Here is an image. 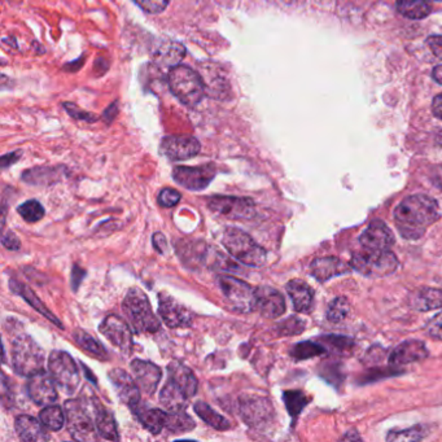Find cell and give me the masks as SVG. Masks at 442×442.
<instances>
[{
  "label": "cell",
  "instance_id": "1",
  "mask_svg": "<svg viewBox=\"0 0 442 442\" xmlns=\"http://www.w3.org/2000/svg\"><path fill=\"white\" fill-rule=\"evenodd\" d=\"M439 217L437 201L427 195L409 196L401 201L394 211L396 227L407 240L421 239Z\"/></svg>",
  "mask_w": 442,
  "mask_h": 442
},
{
  "label": "cell",
  "instance_id": "2",
  "mask_svg": "<svg viewBox=\"0 0 442 442\" xmlns=\"http://www.w3.org/2000/svg\"><path fill=\"white\" fill-rule=\"evenodd\" d=\"M122 306L130 325L139 334H155L161 328V323L152 309L149 298L142 289L137 287L130 288Z\"/></svg>",
  "mask_w": 442,
  "mask_h": 442
},
{
  "label": "cell",
  "instance_id": "3",
  "mask_svg": "<svg viewBox=\"0 0 442 442\" xmlns=\"http://www.w3.org/2000/svg\"><path fill=\"white\" fill-rule=\"evenodd\" d=\"M222 244L235 260L245 266L261 267L267 261V252L240 229L227 227L223 232Z\"/></svg>",
  "mask_w": 442,
  "mask_h": 442
},
{
  "label": "cell",
  "instance_id": "4",
  "mask_svg": "<svg viewBox=\"0 0 442 442\" xmlns=\"http://www.w3.org/2000/svg\"><path fill=\"white\" fill-rule=\"evenodd\" d=\"M169 88L183 106H198L205 96V84L200 74L190 66L178 65L170 69L168 74Z\"/></svg>",
  "mask_w": 442,
  "mask_h": 442
},
{
  "label": "cell",
  "instance_id": "5",
  "mask_svg": "<svg viewBox=\"0 0 442 442\" xmlns=\"http://www.w3.org/2000/svg\"><path fill=\"white\" fill-rule=\"evenodd\" d=\"M44 352L32 337L19 335L12 341V366L16 374L30 378L43 371Z\"/></svg>",
  "mask_w": 442,
  "mask_h": 442
},
{
  "label": "cell",
  "instance_id": "6",
  "mask_svg": "<svg viewBox=\"0 0 442 442\" xmlns=\"http://www.w3.org/2000/svg\"><path fill=\"white\" fill-rule=\"evenodd\" d=\"M350 266L358 273L371 278H383L397 271L400 262L396 254L390 251H367L356 253Z\"/></svg>",
  "mask_w": 442,
  "mask_h": 442
},
{
  "label": "cell",
  "instance_id": "7",
  "mask_svg": "<svg viewBox=\"0 0 442 442\" xmlns=\"http://www.w3.org/2000/svg\"><path fill=\"white\" fill-rule=\"evenodd\" d=\"M217 283L231 310L242 314L256 310V288L231 275H218Z\"/></svg>",
  "mask_w": 442,
  "mask_h": 442
},
{
  "label": "cell",
  "instance_id": "8",
  "mask_svg": "<svg viewBox=\"0 0 442 442\" xmlns=\"http://www.w3.org/2000/svg\"><path fill=\"white\" fill-rule=\"evenodd\" d=\"M64 411L66 416V428L74 440L77 441L97 440L99 433L96 430L95 419L87 410L86 402L81 398L66 401Z\"/></svg>",
  "mask_w": 442,
  "mask_h": 442
},
{
  "label": "cell",
  "instance_id": "9",
  "mask_svg": "<svg viewBox=\"0 0 442 442\" xmlns=\"http://www.w3.org/2000/svg\"><path fill=\"white\" fill-rule=\"evenodd\" d=\"M48 369L56 384L65 393L73 394L81 383V375L70 354L63 350H53L48 358Z\"/></svg>",
  "mask_w": 442,
  "mask_h": 442
},
{
  "label": "cell",
  "instance_id": "10",
  "mask_svg": "<svg viewBox=\"0 0 442 442\" xmlns=\"http://www.w3.org/2000/svg\"><path fill=\"white\" fill-rule=\"evenodd\" d=\"M211 211L231 221H248L256 217V204L249 198L211 196L206 201Z\"/></svg>",
  "mask_w": 442,
  "mask_h": 442
},
{
  "label": "cell",
  "instance_id": "11",
  "mask_svg": "<svg viewBox=\"0 0 442 442\" xmlns=\"http://www.w3.org/2000/svg\"><path fill=\"white\" fill-rule=\"evenodd\" d=\"M239 410L244 423L257 430L271 423L275 416L271 401L254 394H242L239 398Z\"/></svg>",
  "mask_w": 442,
  "mask_h": 442
},
{
  "label": "cell",
  "instance_id": "12",
  "mask_svg": "<svg viewBox=\"0 0 442 442\" xmlns=\"http://www.w3.org/2000/svg\"><path fill=\"white\" fill-rule=\"evenodd\" d=\"M158 316L170 328H186L193 322L195 314L166 292L158 294Z\"/></svg>",
  "mask_w": 442,
  "mask_h": 442
},
{
  "label": "cell",
  "instance_id": "13",
  "mask_svg": "<svg viewBox=\"0 0 442 442\" xmlns=\"http://www.w3.org/2000/svg\"><path fill=\"white\" fill-rule=\"evenodd\" d=\"M217 175L213 164L201 166H177L173 169V178L184 189L190 191L205 190Z\"/></svg>",
  "mask_w": 442,
  "mask_h": 442
},
{
  "label": "cell",
  "instance_id": "14",
  "mask_svg": "<svg viewBox=\"0 0 442 442\" xmlns=\"http://www.w3.org/2000/svg\"><path fill=\"white\" fill-rule=\"evenodd\" d=\"M100 334L124 353H130L133 349V331L124 319L119 316H106L99 327Z\"/></svg>",
  "mask_w": 442,
  "mask_h": 442
},
{
  "label": "cell",
  "instance_id": "15",
  "mask_svg": "<svg viewBox=\"0 0 442 442\" xmlns=\"http://www.w3.org/2000/svg\"><path fill=\"white\" fill-rule=\"evenodd\" d=\"M200 142L193 137H166L161 143V152L171 161H183L200 153Z\"/></svg>",
  "mask_w": 442,
  "mask_h": 442
},
{
  "label": "cell",
  "instance_id": "16",
  "mask_svg": "<svg viewBox=\"0 0 442 442\" xmlns=\"http://www.w3.org/2000/svg\"><path fill=\"white\" fill-rule=\"evenodd\" d=\"M359 242L367 251H390L396 239L390 227L383 221H372L361 233Z\"/></svg>",
  "mask_w": 442,
  "mask_h": 442
},
{
  "label": "cell",
  "instance_id": "17",
  "mask_svg": "<svg viewBox=\"0 0 442 442\" xmlns=\"http://www.w3.org/2000/svg\"><path fill=\"white\" fill-rule=\"evenodd\" d=\"M28 394L37 405L48 406L57 401L56 381L44 369L32 375L28 381Z\"/></svg>",
  "mask_w": 442,
  "mask_h": 442
},
{
  "label": "cell",
  "instance_id": "18",
  "mask_svg": "<svg viewBox=\"0 0 442 442\" xmlns=\"http://www.w3.org/2000/svg\"><path fill=\"white\" fill-rule=\"evenodd\" d=\"M256 310L265 318H279L285 313V297L273 287H258L256 288Z\"/></svg>",
  "mask_w": 442,
  "mask_h": 442
},
{
  "label": "cell",
  "instance_id": "19",
  "mask_svg": "<svg viewBox=\"0 0 442 442\" xmlns=\"http://www.w3.org/2000/svg\"><path fill=\"white\" fill-rule=\"evenodd\" d=\"M130 367L139 390L146 393L147 396H152L157 390L158 384L162 378L161 369L155 363L142 361V359H134Z\"/></svg>",
  "mask_w": 442,
  "mask_h": 442
},
{
  "label": "cell",
  "instance_id": "20",
  "mask_svg": "<svg viewBox=\"0 0 442 442\" xmlns=\"http://www.w3.org/2000/svg\"><path fill=\"white\" fill-rule=\"evenodd\" d=\"M112 384L115 385L118 397L124 403H126L128 407L135 409L140 403V392L137 387V381L127 374L126 371L121 369H113L108 374Z\"/></svg>",
  "mask_w": 442,
  "mask_h": 442
},
{
  "label": "cell",
  "instance_id": "21",
  "mask_svg": "<svg viewBox=\"0 0 442 442\" xmlns=\"http://www.w3.org/2000/svg\"><path fill=\"white\" fill-rule=\"evenodd\" d=\"M428 349L419 340H409L400 344L390 356L392 366H405L414 362H419L428 357Z\"/></svg>",
  "mask_w": 442,
  "mask_h": 442
},
{
  "label": "cell",
  "instance_id": "22",
  "mask_svg": "<svg viewBox=\"0 0 442 442\" xmlns=\"http://www.w3.org/2000/svg\"><path fill=\"white\" fill-rule=\"evenodd\" d=\"M349 271L350 266L337 257H320L316 258L310 265V273L319 282H327Z\"/></svg>",
  "mask_w": 442,
  "mask_h": 442
},
{
  "label": "cell",
  "instance_id": "23",
  "mask_svg": "<svg viewBox=\"0 0 442 442\" xmlns=\"http://www.w3.org/2000/svg\"><path fill=\"white\" fill-rule=\"evenodd\" d=\"M288 296L294 304L296 311L298 313H309L314 304V292L310 285L304 280L294 279L285 285Z\"/></svg>",
  "mask_w": 442,
  "mask_h": 442
},
{
  "label": "cell",
  "instance_id": "24",
  "mask_svg": "<svg viewBox=\"0 0 442 442\" xmlns=\"http://www.w3.org/2000/svg\"><path fill=\"white\" fill-rule=\"evenodd\" d=\"M168 375L169 380L175 383L190 398L196 394L199 383L195 374L187 366L174 361L169 365Z\"/></svg>",
  "mask_w": 442,
  "mask_h": 442
},
{
  "label": "cell",
  "instance_id": "25",
  "mask_svg": "<svg viewBox=\"0 0 442 442\" xmlns=\"http://www.w3.org/2000/svg\"><path fill=\"white\" fill-rule=\"evenodd\" d=\"M15 428L22 441H48L50 436L43 428L41 421L30 415H19L15 421Z\"/></svg>",
  "mask_w": 442,
  "mask_h": 442
},
{
  "label": "cell",
  "instance_id": "26",
  "mask_svg": "<svg viewBox=\"0 0 442 442\" xmlns=\"http://www.w3.org/2000/svg\"><path fill=\"white\" fill-rule=\"evenodd\" d=\"M186 57V48L178 42L161 43L153 52V60L161 68H174Z\"/></svg>",
  "mask_w": 442,
  "mask_h": 442
},
{
  "label": "cell",
  "instance_id": "27",
  "mask_svg": "<svg viewBox=\"0 0 442 442\" xmlns=\"http://www.w3.org/2000/svg\"><path fill=\"white\" fill-rule=\"evenodd\" d=\"M205 74L202 75V81L205 84V90L208 94H211L213 97H220L223 99L224 95L229 94V87L230 82L224 77V74L220 73V68L215 65H205L204 66Z\"/></svg>",
  "mask_w": 442,
  "mask_h": 442
},
{
  "label": "cell",
  "instance_id": "28",
  "mask_svg": "<svg viewBox=\"0 0 442 442\" xmlns=\"http://www.w3.org/2000/svg\"><path fill=\"white\" fill-rule=\"evenodd\" d=\"M190 397L180 387L168 379L160 393V403L168 411L186 410Z\"/></svg>",
  "mask_w": 442,
  "mask_h": 442
},
{
  "label": "cell",
  "instance_id": "29",
  "mask_svg": "<svg viewBox=\"0 0 442 442\" xmlns=\"http://www.w3.org/2000/svg\"><path fill=\"white\" fill-rule=\"evenodd\" d=\"M95 407V425L97 433L100 437L110 440V441H118L119 436L117 431L116 421L115 416L110 411L104 407L102 403L97 401L94 405Z\"/></svg>",
  "mask_w": 442,
  "mask_h": 442
},
{
  "label": "cell",
  "instance_id": "30",
  "mask_svg": "<svg viewBox=\"0 0 442 442\" xmlns=\"http://www.w3.org/2000/svg\"><path fill=\"white\" fill-rule=\"evenodd\" d=\"M10 287H11V289L15 294L21 296L22 298H23L29 305L32 306L34 310H37L39 314L46 316L50 322H52V323H55L59 328L63 329V323H61L56 316H53L52 313L47 309V306L43 304L42 301L37 297V295L32 292L30 288H28L26 285H22L20 282H16V280H11V282H10Z\"/></svg>",
  "mask_w": 442,
  "mask_h": 442
},
{
  "label": "cell",
  "instance_id": "31",
  "mask_svg": "<svg viewBox=\"0 0 442 442\" xmlns=\"http://www.w3.org/2000/svg\"><path fill=\"white\" fill-rule=\"evenodd\" d=\"M133 410H134V414L137 415V421H140L142 425L151 433L158 434L162 430H165L168 411L165 412L160 409L140 407L139 405Z\"/></svg>",
  "mask_w": 442,
  "mask_h": 442
},
{
  "label": "cell",
  "instance_id": "32",
  "mask_svg": "<svg viewBox=\"0 0 442 442\" xmlns=\"http://www.w3.org/2000/svg\"><path fill=\"white\" fill-rule=\"evenodd\" d=\"M412 309L419 311H430L442 309V291L436 288H421L411 296Z\"/></svg>",
  "mask_w": 442,
  "mask_h": 442
},
{
  "label": "cell",
  "instance_id": "33",
  "mask_svg": "<svg viewBox=\"0 0 442 442\" xmlns=\"http://www.w3.org/2000/svg\"><path fill=\"white\" fill-rule=\"evenodd\" d=\"M397 11L406 19L421 20L430 16L431 6L428 0H397Z\"/></svg>",
  "mask_w": 442,
  "mask_h": 442
},
{
  "label": "cell",
  "instance_id": "34",
  "mask_svg": "<svg viewBox=\"0 0 442 442\" xmlns=\"http://www.w3.org/2000/svg\"><path fill=\"white\" fill-rule=\"evenodd\" d=\"M193 409H195V412L200 416L201 419L205 421L206 424H209L211 428H214V430L227 431L231 427L230 421H227L221 414H218L217 411L213 410L208 403H205L202 401H198L193 405Z\"/></svg>",
  "mask_w": 442,
  "mask_h": 442
},
{
  "label": "cell",
  "instance_id": "35",
  "mask_svg": "<svg viewBox=\"0 0 442 442\" xmlns=\"http://www.w3.org/2000/svg\"><path fill=\"white\" fill-rule=\"evenodd\" d=\"M74 341L86 350L87 353H90L91 356H94L100 361H106L109 358V354L106 352V347L102 345V343L99 340H96L95 337L88 335L87 332H84L82 329H75L73 334Z\"/></svg>",
  "mask_w": 442,
  "mask_h": 442
},
{
  "label": "cell",
  "instance_id": "36",
  "mask_svg": "<svg viewBox=\"0 0 442 442\" xmlns=\"http://www.w3.org/2000/svg\"><path fill=\"white\" fill-rule=\"evenodd\" d=\"M195 421L184 410L168 411L165 430H168L170 433H186L195 430Z\"/></svg>",
  "mask_w": 442,
  "mask_h": 442
},
{
  "label": "cell",
  "instance_id": "37",
  "mask_svg": "<svg viewBox=\"0 0 442 442\" xmlns=\"http://www.w3.org/2000/svg\"><path fill=\"white\" fill-rule=\"evenodd\" d=\"M320 343L325 345L327 350L332 352L337 356H352L354 352V341L347 336H336V335H329V336L322 337Z\"/></svg>",
  "mask_w": 442,
  "mask_h": 442
},
{
  "label": "cell",
  "instance_id": "38",
  "mask_svg": "<svg viewBox=\"0 0 442 442\" xmlns=\"http://www.w3.org/2000/svg\"><path fill=\"white\" fill-rule=\"evenodd\" d=\"M65 411L60 406L48 405L39 412V419L43 425L51 431H60L65 423Z\"/></svg>",
  "mask_w": 442,
  "mask_h": 442
},
{
  "label": "cell",
  "instance_id": "39",
  "mask_svg": "<svg viewBox=\"0 0 442 442\" xmlns=\"http://www.w3.org/2000/svg\"><path fill=\"white\" fill-rule=\"evenodd\" d=\"M327 349L322 343L314 341H302L296 344L291 349V356L296 361H305V359L314 358L318 356H322L326 353Z\"/></svg>",
  "mask_w": 442,
  "mask_h": 442
},
{
  "label": "cell",
  "instance_id": "40",
  "mask_svg": "<svg viewBox=\"0 0 442 442\" xmlns=\"http://www.w3.org/2000/svg\"><path fill=\"white\" fill-rule=\"evenodd\" d=\"M283 400L285 407L292 418H297L310 402V398L301 390H287L283 394Z\"/></svg>",
  "mask_w": 442,
  "mask_h": 442
},
{
  "label": "cell",
  "instance_id": "41",
  "mask_svg": "<svg viewBox=\"0 0 442 442\" xmlns=\"http://www.w3.org/2000/svg\"><path fill=\"white\" fill-rule=\"evenodd\" d=\"M350 313V304L345 297L340 296L336 297L334 301H331V304L328 305L327 309V319L332 323H338L341 320H344Z\"/></svg>",
  "mask_w": 442,
  "mask_h": 442
},
{
  "label": "cell",
  "instance_id": "42",
  "mask_svg": "<svg viewBox=\"0 0 442 442\" xmlns=\"http://www.w3.org/2000/svg\"><path fill=\"white\" fill-rule=\"evenodd\" d=\"M17 213L21 215L22 220L28 223H35L41 221L44 217V208L38 200H28L17 208Z\"/></svg>",
  "mask_w": 442,
  "mask_h": 442
},
{
  "label": "cell",
  "instance_id": "43",
  "mask_svg": "<svg viewBox=\"0 0 442 442\" xmlns=\"http://www.w3.org/2000/svg\"><path fill=\"white\" fill-rule=\"evenodd\" d=\"M428 434V431L423 425H415L407 430L392 431L387 436L388 441H419Z\"/></svg>",
  "mask_w": 442,
  "mask_h": 442
},
{
  "label": "cell",
  "instance_id": "44",
  "mask_svg": "<svg viewBox=\"0 0 442 442\" xmlns=\"http://www.w3.org/2000/svg\"><path fill=\"white\" fill-rule=\"evenodd\" d=\"M304 329H305V322L297 316H291L278 326L279 334L285 335V336L298 335V334L304 332Z\"/></svg>",
  "mask_w": 442,
  "mask_h": 442
},
{
  "label": "cell",
  "instance_id": "45",
  "mask_svg": "<svg viewBox=\"0 0 442 442\" xmlns=\"http://www.w3.org/2000/svg\"><path fill=\"white\" fill-rule=\"evenodd\" d=\"M180 199H182V195L180 192L174 189H170V187L160 191L157 196L158 204L164 208L175 206L180 202Z\"/></svg>",
  "mask_w": 442,
  "mask_h": 442
},
{
  "label": "cell",
  "instance_id": "46",
  "mask_svg": "<svg viewBox=\"0 0 442 442\" xmlns=\"http://www.w3.org/2000/svg\"><path fill=\"white\" fill-rule=\"evenodd\" d=\"M137 6L148 13H161L165 11L170 0H134Z\"/></svg>",
  "mask_w": 442,
  "mask_h": 442
},
{
  "label": "cell",
  "instance_id": "47",
  "mask_svg": "<svg viewBox=\"0 0 442 442\" xmlns=\"http://www.w3.org/2000/svg\"><path fill=\"white\" fill-rule=\"evenodd\" d=\"M64 106H65V109L69 112V115L74 117V118H77V119H84L86 122H94V121L97 119V117H95V115H91V113H87V112H84V110H81V109H78L74 104L65 103Z\"/></svg>",
  "mask_w": 442,
  "mask_h": 442
},
{
  "label": "cell",
  "instance_id": "48",
  "mask_svg": "<svg viewBox=\"0 0 442 442\" xmlns=\"http://www.w3.org/2000/svg\"><path fill=\"white\" fill-rule=\"evenodd\" d=\"M427 331L432 337L442 341V311L434 316L427 326Z\"/></svg>",
  "mask_w": 442,
  "mask_h": 442
},
{
  "label": "cell",
  "instance_id": "49",
  "mask_svg": "<svg viewBox=\"0 0 442 442\" xmlns=\"http://www.w3.org/2000/svg\"><path fill=\"white\" fill-rule=\"evenodd\" d=\"M1 242L3 245L10 249V251H19L21 248V242L20 239L15 235V232L8 231L6 232L1 238Z\"/></svg>",
  "mask_w": 442,
  "mask_h": 442
},
{
  "label": "cell",
  "instance_id": "50",
  "mask_svg": "<svg viewBox=\"0 0 442 442\" xmlns=\"http://www.w3.org/2000/svg\"><path fill=\"white\" fill-rule=\"evenodd\" d=\"M427 46L436 57L442 59V35H431L427 38Z\"/></svg>",
  "mask_w": 442,
  "mask_h": 442
},
{
  "label": "cell",
  "instance_id": "51",
  "mask_svg": "<svg viewBox=\"0 0 442 442\" xmlns=\"http://www.w3.org/2000/svg\"><path fill=\"white\" fill-rule=\"evenodd\" d=\"M84 275H86V271L79 269L77 265H74L73 270H72V288L74 291L78 289L81 282L84 280Z\"/></svg>",
  "mask_w": 442,
  "mask_h": 442
},
{
  "label": "cell",
  "instance_id": "52",
  "mask_svg": "<svg viewBox=\"0 0 442 442\" xmlns=\"http://www.w3.org/2000/svg\"><path fill=\"white\" fill-rule=\"evenodd\" d=\"M153 245H155V249L157 251L158 253H165L166 251V245H168V242H166V238L161 233V232H157V233H155L153 235Z\"/></svg>",
  "mask_w": 442,
  "mask_h": 442
},
{
  "label": "cell",
  "instance_id": "53",
  "mask_svg": "<svg viewBox=\"0 0 442 442\" xmlns=\"http://www.w3.org/2000/svg\"><path fill=\"white\" fill-rule=\"evenodd\" d=\"M20 157H21V152H20V151L12 152V153H8V155H4V156L1 157V166H3V169L8 168L12 164L17 162Z\"/></svg>",
  "mask_w": 442,
  "mask_h": 442
},
{
  "label": "cell",
  "instance_id": "54",
  "mask_svg": "<svg viewBox=\"0 0 442 442\" xmlns=\"http://www.w3.org/2000/svg\"><path fill=\"white\" fill-rule=\"evenodd\" d=\"M191 254H192L191 252L182 253V258H186V263L196 262L198 261V256H191ZM198 254H199V260H201V261L205 260L206 256H208V248L204 247V249L199 251Z\"/></svg>",
  "mask_w": 442,
  "mask_h": 442
},
{
  "label": "cell",
  "instance_id": "55",
  "mask_svg": "<svg viewBox=\"0 0 442 442\" xmlns=\"http://www.w3.org/2000/svg\"><path fill=\"white\" fill-rule=\"evenodd\" d=\"M432 110H433L434 116L437 117V118H440L442 121V94L436 96V97L433 99Z\"/></svg>",
  "mask_w": 442,
  "mask_h": 442
},
{
  "label": "cell",
  "instance_id": "56",
  "mask_svg": "<svg viewBox=\"0 0 442 442\" xmlns=\"http://www.w3.org/2000/svg\"><path fill=\"white\" fill-rule=\"evenodd\" d=\"M433 79L436 81V82H439V84H442V65H439V66H436L434 69H433Z\"/></svg>",
  "mask_w": 442,
  "mask_h": 442
},
{
  "label": "cell",
  "instance_id": "57",
  "mask_svg": "<svg viewBox=\"0 0 442 442\" xmlns=\"http://www.w3.org/2000/svg\"><path fill=\"white\" fill-rule=\"evenodd\" d=\"M275 1H279V3H283V4H292L295 0H275Z\"/></svg>",
  "mask_w": 442,
  "mask_h": 442
},
{
  "label": "cell",
  "instance_id": "58",
  "mask_svg": "<svg viewBox=\"0 0 442 442\" xmlns=\"http://www.w3.org/2000/svg\"><path fill=\"white\" fill-rule=\"evenodd\" d=\"M439 142L442 144V131L441 133H439Z\"/></svg>",
  "mask_w": 442,
  "mask_h": 442
}]
</instances>
